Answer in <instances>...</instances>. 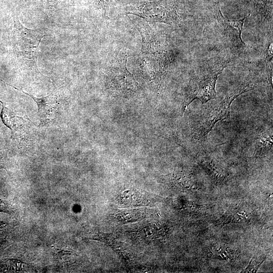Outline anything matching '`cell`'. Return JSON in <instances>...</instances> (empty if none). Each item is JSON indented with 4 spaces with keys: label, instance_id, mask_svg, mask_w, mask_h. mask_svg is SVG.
<instances>
[{
    "label": "cell",
    "instance_id": "obj_3",
    "mask_svg": "<svg viewBox=\"0 0 273 273\" xmlns=\"http://www.w3.org/2000/svg\"><path fill=\"white\" fill-rule=\"evenodd\" d=\"M126 14H130L148 22H162L171 25L179 20L175 5L167 0L158 1H131L125 6Z\"/></svg>",
    "mask_w": 273,
    "mask_h": 273
},
{
    "label": "cell",
    "instance_id": "obj_11",
    "mask_svg": "<svg viewBox=\"0 0 273 273\" xmlns=\"http://www.w3.org/2000/svg\"><path fill=\"white\" fill-rule=\"evenodd\" d=\"M119 222L126 223L143 219L146 216L145 209H125L114 215Z\"/></svg>",
    "mask_w": 273,
    "mask_h": 273
},
{
    "label": "cell",
    "instance_id": "obj_18",
    "mask_svg": "<svg viewBox=\"0 0 273 273\" xmlns=\"http://www.w3.org/2000/svg\"><path fill=\"white\" fill-rule=\"evenodd\" d=\"M0 103H1L2 104H3L4 103H3L2 101H1V100H0Z\"/></svg>",
    "mask_w": 273,
    "mask_h": 273
},
{
    "label": "cell",
    "instance_id": "obj_2",
    "mask_svg": "<svg viewBox=\"0 0 273 273\" xmlns=\"http://www.w3.org/2000/svg\"><path fill=\"white\" fill-rule=\"evenodd\" d=\"M253 87L251 84L243 85L206 106L194 129V136L197 139L205 137L216 122L230 116V106L234 100Z\"/></svg>",
    "mask_w": 273,
    "mask_h": 273
},
{
    "label": "cell",
    "instance_id": "obj_14",
    "mask_svg": "<svg viewBox=\"0 0 273 273\" xmlns=\"http://www.w3.org/2000/svg\"><path fill=\"white\" fill-rule=\"evenodd\" d=\"M272 146V136L266 133L262 134L259 138L256 146V154L262 155L267 152Z\"/></svg>",
    "mask_w": 273,
    "mask_h": 273
},
{
    "label": "cell",
    "instance_id": "obj_6",
    "mask_svg": "<svg viewBox=\"0 0 273 273\" xmlns=\"http://www.w3.org/2000/svg\"><path fill=\"white\" fill-rule=\"evenodd\" d=\"M163 52L150 53H140L138 62L144 76L156 83L161 77L165 70V61Z\"/></svg>",
    "mask_w": 273,
    "mask_h": 273
},
{
    "label": "cell",
    "instance_id": "obj_10",
    "mask_svg": "<svg viewBox=\"0 0 273 273\" xmlns=\"http://www.w3.org/2000/svg\"><path fill=\"white\" fill-rule=\"evenodd\" d=\"M136 28L142 38V48L140 53H157L163 52L150 27L138 25Z\"/></svg>",
    "mask_w": 273,
    "mask_h": 273
},
{
    "label": "cell",
    "instance_id": "obj_4",
    "mask_svg": "<svg viewBox=\"0 0 273 273\" xmlns=\"http://www.w3.org/2000/svg\"><path fill=\"white\" fill-rule=\"evenodd\" d=\"M128 51L122 49L110 62L106 70L108 85L113 90L128 93L136 89L138 83L126 68Z\"/></svg>",
    "mask_w": 273,
    "mask_h": 273
},
{
    "label": "cell",
    "instance_id": "obj_17",
    "mask_svg": "<svg viewBox=\"0 0 273 273\" xmlns=\"http://www.w3.org/2000/svg\"><path fill=\"white\" fill-rule=\"evenodd\" d=\"M110 1V0H97L99 7L102 9L104 11L105 10L106 8L108 6Z\"/></svg>",
    "mask_w": 273,
    "mask_h": 273
},
{
    "label": "cell",
    "instance_id": "obj_16",
    "mask_svg": "<svg viewBox=\"0 0 273 273\" xmlns=\"http://www.w3.org/2000/svg\"><path fill=\"white\" fill-rule=\"evenodd\" d=\"M0 212L10 213V209L8 204L0 199Z\"/></svg>",
    "mask_w": 273,
    "mask_h": 273
},
{
    "label": "cell",
    "instance_id": "obj_1",
    "mask_svg": "<svg viewBox=\"0 0 273 273\" xmlns=\"http://www.w3.org/2000/svg\"><path fill=\"white\" fill-rule=\"evenodd\" d=\"M229 62L228 59L212 60L197 69L187 86L183 103V111L195 99L204 104L216 98V80Z\"/></svg>",
    "mask_w": 273,
    "mask_h": 273
},
{
    "label": "cell",
    "instance_id": "obj_15",
    "mask_svg": "<svg viewBox=\"0 0 273 273\" xmlns=\"http://www.w3.org/2000/svg\"><path fill=\"white\" fill-rule=\"evenodd\" d=\"M157 230L155 226H147L140 232L141 236L142 238L151 239V238H157L158 235L156 233Z\"/></svg>",
    "mask_w": 273,
    "mask_h": 273
},
{
    "label": "cell",
    "instance_id": "obj_5",
    "mask_svg": "<svg viewBox=\"0 0 273 273\" xmlns=\"http://www.w3.org/2000/svg\"><path fill=\"white\" fill-rule=\"evenodd\" d=\"M13 35L14 50L18 57L31 60L36 64L39 44L42 38L46 35L43 30L26 28L16 19Z\"/></svg>",
    "mask_w": 273,
    "mask_h": 273
},
{
    "label": "cell",
    "instance_id": "obj_9",
    "mask_svg": "<svg viewBox=\"0 0 273 273\" xmlns=\"http://www.w3.org/2000/svg\"><path fill=\"white\" fill-rule=\"evenodd\" d=\"M117 204L123 207L147 205L149 200L140 192L135 190H127L118 195L116 199Z\"/></svg>",
    "mask_w": 273,
    "mask_h": 273
},
{
    "label": "cell",
    "instance_id": "obj_7",
    "mask_svg": "<svg viewBox=\"0 0 273 273\" xmlns=\"http://www.w3.org/2000/svg\"><path fill=\"white\" fill-rule=\"evenodd\" d=\"M218 24L226 38L240 49L246 48L242 38V33L245 18L239 20H229L225 18L218 8L216 14Z\"/></svg>",
    "mask_w": 273,
    "mask_h": 273
},
{
    "label": "cell",
    "instance_id": "obj_8",
    "mask_svg": "<svg viewBox=\"0 0 273 273\" xmlns=\"http://www.w3.org/2000/svg\"><path fill=\"white\" fill-rule=\"evenodd\" d=\"M13 88L21 91L24 94L31 98L38 107V114L40 121V124L43 125L49 122L58 105V96L54 92L47 96L36 98L33 95L25 92L22 89L9 85Z\"/></svg>",
    "mask_w": 273,
    "mask_h": 273
},
{
    "label": "cell",
    "instance_id": "obj_13",
    "mask_svg": "<svg viewBox=\"0 0 273 273\" xmlns=\"http://www.w3.org/2000/svg\"><path fill=\"white\" fill-rule=\"evenodd\" d=\"M27 264L16 259H8L0 262L2 271H19L26 268Z\"/></svg>",
    "mask_w": 273,
    "mask_h": 273
},
{
    "label": "cell",
    "instance_id": "obj_12",
    "mask_svg": "<svg viewBox=\"0 0 273 273\" xmlns=\"http://www.w3.org/2000/svg\"><path fill=\"white\" fill-rule=\"evenodd\" d=\"M92 238H93V239H96L105 242L116 251L119 253L120 254H123L124 256H125L124 254L127 253L126 251V248L124 247V244L120 243L109 234L96 233L93 235Z\"/></svg>",
    "mask_w": 273,
    "mask_h": 273
}]
</instances>
